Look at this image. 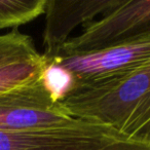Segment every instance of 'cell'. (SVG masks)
<instances>
[{
	"instance_id": "obj_4",
	"label": "cell",
	"mask_w": 150,
	"mask_h": 150,
	"mask_svg": "<svg viewBox=\"0 0 150 150\" xmlns=\"http://www.w3.org/2000/svg\"><path fill=\"white\" fill-rule=\"evenodd\" d=\"M149 32L150 0H125L100 20L83 26L79 35L69 38L54 54L94 52Z\"/></svg>"
},
{
	"instance_id": "obj_8",
	"label": "cell",
	"mask_w": 150,
	"mask_h": 150,
	"mask_svg": "<svg viewBox=\"0 0 150 150\" xmlns=\"http://www.w3.org/2000/svg\"><path fill=\"white\" fill-rule=\"evenodd\" d=\"M46 0H0V29L18 27L44 13Z\"/></svg>"
},
{
	"instance_id": "obj_1",
	"label": "cell",
	"mask_w": 150,
	"mask_h": 150,
	"mask_svg": "<svg viewBox=\"0 0 150 150\" xmlns=\"http://www.w3.org/2000/svg\"><path fill=\"white\" fill-rule=\"evenodd\" d=\"M69 115L150 143V58L117 77L71 91L59 101Z\"/></svg>"
},
{
	"instance_id": "obj_7",
	"label": "cell",
	"mask_w": 150,
	"mask_h": 150,
	"mask_svg": "<svg viewBox=\"0 0 150 150\" xmlns=\"http://www.w3.org/2000/svg\"><path fill=\"white\" fill-rule=\"evenodd\" d=\"M44 67L42 54L0 64V95L39 78Z\"/></svg>"
},
{
	"instance_id": "obj_5",
	"label": "cell",
	"mask_w": 150,
	"mask_h": 150,
	"mask_svg": "<svg viewBox=\"0 0 150 150\" xmlns=\"http://www.w3.org/2000/svg\"><path fill=\"white\" fill-rule=\"evenodd\" d=\"M116 139L119 138L112 129L86 121L64 129L0 131V150H99Z\"/></svg>"
},
{
	"instance_id": "obj_6",
	"label": "cell",
	"mask_w": 150,
	"mask_h": 150,
	"mask_svg": "<svg viewBox=\"0 0 150 150\" xmlns=\"http://www.w3.org/2000/svg\"><path fill=\"white\" fill-rule=\"evenodd\" d=\"M125 0H46L43 31L44 54H54L78 26L91 23L99 15H106Z\"/></svg>"
},
{
	"instance_id": "obj_9",
	"label": "cell",
	"mask_w": 150,
	"mask_h": 150,
	"mask_svg": "<svg viewBox=\"0 0 150 150\" xmlns=\"http://www.w3.org/2000/svg\"><path fill=\"white\" fill-rule=\"evenodd\" d=\"M38 54L32 38L18 30L0 35V64Z\"/></svg>"
},
{
	"instance_id": "obj_2",
	"label": "cell",
	"mask_w": 150,
	"mask_h": 150,
	"mask_svg": "<svg viewBox=\"0 0 150 150\" xmlns=\"http://www.w3.org/2000/svg\"><path fill=\"white\" fill-rule=\"evenodd\" d=\"M42 54L48 64L63 72L70 93L117 77L147 61L150 58V32L94 52Z\"/></svg>"
},
{
	"instance_id": "obj_10",
	"label": "cell",
	"mask_w": 150,
	"mask_h": 150,
	"mask_svg": "<svg viewBox=\"0 0 150 150\" xmlns=\"http://www.w3.org/2000/svg\"><path fill=\"white\" fill-rule=\"evenodd\" d=\"M99 150H150V143L116 139Z\"/></svg>"
},
{
	"instance_id": "obj_3",
	"label": "cell",
	"mask_w": 150,
	"mask_h": 150,
	"mask_svg": "<svg viewBox=\"0 0 150 150\" xmlns=\"http://www.w3.org/2000/svg\"><path fill=\"white\" fill-rule=\"evenodd\" d=\"M86 121L71 116L61 108L42 74L25 86L0 95V131L64 129L83 125Z\"/></svg>"
}]
</instances>
